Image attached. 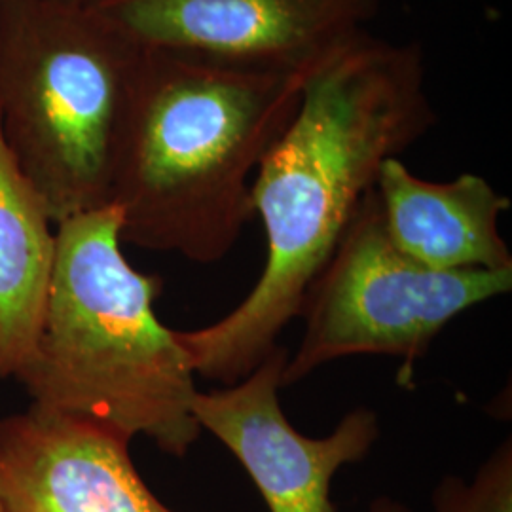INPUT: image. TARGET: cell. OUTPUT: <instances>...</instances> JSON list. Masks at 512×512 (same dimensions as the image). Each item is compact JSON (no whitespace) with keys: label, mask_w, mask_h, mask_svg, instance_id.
Returning <instances> with one entry per match:
<instances>
[{"label":"cell","mask_w":512,"mask_h":512,"mask_svg":"<svg viewBox=\"0 0 512 512\" xmlns=\"http://www.w3.org/2000/svg\"><path fill=\"white\" fill-rule=\"evenodd\" d=\"M141 52L90 6L0 0V128L54 224L110 205Z\"/></svg>","instance_id":"4"},{"label":"cell","mask_w":512,"mask_h":512,"mask_svg":"<svg viewBox=\"0 0 512 512\" xmlns=\"http://www.w3.org/2000/svg\"><path fill=\"white\" fill-rule=\"evenodd\" d=\"M0 512H4V509H2V503H0Z\"/></svg>","instance_id":"14"},{"label":"cell","mask_w":512,"mask_h":512,"mask_svg":"<svg viewBox=\"0 0 512 512\" xmlns=\"http://www.w3.org/2000/svg\"><path fill=\"white\" fill-rule=\"evenodd\" d=\"M431 503L433 512H512L511 437L499 442L471 482L461 476H442Z\"/></svg>","instance_id":"11"},{"label":"cell","mask_w":512,"mask_h":512,"mask_svg":"<svg viewBox=\"0 0 512 512\" xmlns=\"http://www.w3.org/2000/svg\"><path fill=\"white\" fill-rule=\"evenodd\" d=\"M376 194L391 243L425 268L512 270L507 241L499 234V217L511 200L484 177L463 173L448 183L414 175L401 158L384 162Z\"/></svg>","instance_id":"9"},{"label":"cell","mask_w":512,"mask_h":512,"mask_svg":"<svg viewBox=\"0 0 512 512\" xmlns=\"http://www.w3.org/2000/svg\"><path fill=\"white\" fill-rule=\"evenodd\" d=\"M63 2H69V4H78V6H88V4H92L93 0H63Z\"/></svg>","instance_id":"13"},{"label":"cell","mask_w":512,"mask_h":512,"mask_svg":"<svg viewBox=\"0 0 512 512\" xmlns=\"http://www.w3.org/2000/svg\"><path fill=\"white\" fill-rule=\"evenodd\" d=\"M368 512H414L408 505H404L403 501H399V499H393V497H389V495H380V497H376L372 503H370V507H368Z\"/></svg>","instance_id":"12"},{"label":"cell","mask_w":512,"mask_h":512,"mask_svg":"<svg viewBox=\"0 0 512 512\" xmlns=\"http://www.w3.org/2000/svg\"><path fill=\"white\" fill-rule=\"evenodd\" d=\"M289 355L277 344L236 384L198 391L192 414L236 456L270 512H338L330 499L332 478L370 454L382 433L380 420L361 406L327 437L298 433L279 401Z\"/></svg>","instance_id":"7"},{"label":"cell","mask_w":512,"mask_h":512,"mask_svg":"<svg viewBox=\"0 0 512 512\" xmlns=\"http://www.w3.org/2000/svg\"><path fill=\"white\" fill-rule=\"evenodd\" d=\"M511 289L512 270L437 272L404 256L385 232L374 186L304 296V332L283 387L353 355L401 357L399 384H408L440 330Z\"/></svg>","instance_id":"5"},{"label":"cell","mask_w":512,"mask_h":512,"mask_svg":"<svg viewBox=\"0 0 512 512\" xmlns=\"http://www.w3.org/2000/svg\"><path fill=\"white\" fill-rule=\"evenodd\" d=\"M54 222L0 128V378L33 357L54 272Z\"/></svg>","instance_id":"10"},{"label":"cell","mask_w":512,"mask_h":512,"mask_svg":"<svg viewBox=\"0 0 512 512\" xmlns=\"http://www.w3.org/2000/svg\"><path fill=\"white\" fill-rule=\"evenodd\" d=\"M55 226L42 327L16 380L38 410L143 435L186 458L202 435L192 414L198 387L177 330L154 310L162 279L129 264L114 205Z\"/></svg>","instance_id":"3"},{"label":"cell","mask_w":512,"mask_h":512,"mask_svg":"<svg viewBox=\"0 0 512 512\" xmlns=\"http://www.w3.org/2000/svg\"><path fill=\"white\" fill-rule=\"evenodd\" d=\"M304 78L143 48L110 173L122 243L198 264L228 255Z\"/></svg>","instance_id":"2"},{"label":"cell","mask_w":512,"mask_h":512,"mask_svg":"<svg viewBox=\"0 0 512 512\" xmlns=\"http://www.w3.org/2000/svg\"><path fill=\"white\" fill-rule=\"evenodd\" d=\"M131 440L31 406L0 420L4 512H177L148 488Z\"/></svg>","instance_id":"8"},{"label":"cell","mask_w":512,"mask_h":512,"mask_svg":"<svg viewBox=\"0 0 512 512\" xmlns=\"http://www.w3.org/2000/svg\"><path fill=\"white\" fill-rule=\"evenodd\" d=\"M88 6L145 50L306 76L366 31L380 0H93Z\"/></svg>","instance_id":"6"},{"label":"cell","mask_w":512,"mask_h":512,"mask_svg":"<svg viewBox=\"0 0 512 512\" xmlns=\"http://www.w3.org/2000/svg\"><path fill=\"white\" fill-rule=\"evenodd\" d=\"M435 124L414 42L363 31L306 74L293 118L253 181L268 239L262 274L219 321L177 330L196 376L236 384L277 346L384 162Z\"/></svg>","instance_id":"1"}]
</instances>
